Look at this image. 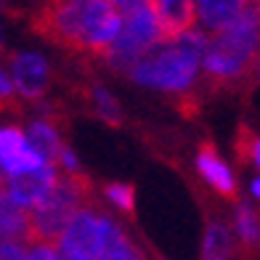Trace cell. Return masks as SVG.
<instances>
[{
  "instance_id": "1",
  "label": "cell",
  "mask_w": 260,
  "mask_h": 260,
  "mask_svg": "<svg viewBox=\"0 0 260 260\" xmlns=\"http://www.w3.org/2000/svg\"><path fill=\"white\" fill-rule=\"evenodd\" d=\"M32 29L61 48L104 58L122 32V14L109 0H48Z\"/></svg>"
},
{
  "instance_id": "2",
  "label": "cell",
  "mask_w": 260,
  "mask_h": 260,
  "mask_svg": "<svg viewBox=\"0 0 260 260\" xmlns=\"http://www.w3.org/2000/svg\"><path fill=\"white\" fill-rule=\"evenodd\" d=\"M210 35L205 29H188L175 40L154 45L141 61L127 72V80L149 90H162L173 96H188L194 90L205 67Z\"/></svg>"
},
{
  "instance_id": "3",
  "label": "cell",
  "mask_w": 260,
  "mask_h": 260,
  "mask_svg": "<svg viewBox=\"0 0 260 260\" xmlns=\"http://www.w3.org/2000/svg\"><path fill=\"white\" fill-rule=\"evenodd\" d=\"M260 61V8L250 3L242 16L210 35L202 72L210 82H236Z\"/></svg>"
},
{
  "instance_id": "4",
  "label": "cell",
  "mask_w": 260,
  "mask_h": 260,
  "mask_svg": "<svg viewBox=\"0 0 260 260\" xmlns=\"http://www.w3.org/2000/svg\"><path fill=\"white\" fill-rule=\"evenodd\" d=\"M90 181L85 175H61V181L43 202L29 212L32 239L29 244H58L67 226L75 220L80 210L88 207Z\"/></svg>"
},
{
  "instance_id": "5",
  "label": "cell",
  "mask_w": 260,
  "mask_h": 260,
  "mask_svg": "<svg viewBox=\"0 0 260 260\" xmlns=\"http://www.w3.org/2000/svg\"><path fill=\"white\" fill-rule=\"evenodd\" d=\"M159 43H165L162 24L154 16L151 6H144V8H138V11H133V14H127L122 19V32L109 48V53L104 56V61L109 64L114 72L127 75L130 69Z\"/></svg>"
},
{
  "instance_id": "6",
  "label": "cell",
  "mask_w": 260,
  "mask_h": 260,
  "mask_svg": "<svg viewBox=\"0 0 260 260\" xmlns=\"http://www.w3.org/2000/svg\"><path fill=\"white\" fill-rule=\"evenodd\" d=\"M106 218L93 207L80 210L56 244L61 260H99L106 244Z\"/></svg>"
},
{
  "instance_id": "7",
  "label": "cell",
  "mask_w": 260,
  "mask_h": 260,
  "mask_svg": "<svg viewBox=\"0 0 260 260\" xmlns=\"http://www.w3.org/2000/svg\"><path fill=\"white\" fill-rule=\"evenodd\" d=\"M58 170H61L58 165H45L43 170L14 175V178H3V194L14 205L32 212L58 186V181H61V173Z\"/></svg>"
},
{
  "instance_id": "8",
  "label": "cell",
  "mask_w": 260,
  "mask_h": 260,
  "mask_svg": "<svg viewBox=\"0 0 260 260\" xmlns=\"http://www.w3.org/2000/svg\"><path fill=\"white\" fill-rule=\"evenodd\" d=\"M11 77L16 82V90L21 101H40L51 82V64L45 56L35 51H19L11 53Z\"/></svg>"
},
{
  "instance_id": "9",
  "label": "cell",
  "mask_w": 260,
  "mask_h": 260,
  "mask_svg": "<svg viewBox=\"0 0 260 260\" xmlns=\"http://www.w3.org/2000/svg\"><path fill=\"white\" fill-rule=\"evenodd\" d=\"M154 16L159 19L165 40H175L183 32L197 27V3L194 0H149Z\"/></svg>"
},
{
  "instance_id": "10",
  "label": "cell",
  "mask_w": 260,
  "mask_h": 260,
  "mask_svg": "<svg viewBox=\"0 0 260 260\" xmlns=\"http://www.w3.org/2000/svg\"><path fill=\"white\" fill-rule=\"evenodd\" d=\"M24 133H27L29 149L38 151L48 165H58V157H61V151L67 146L61 144V130H58V122L51 114L32 117V120L27 122V127H24Z\"/></svg>"
},
{
  "instance_id": "11",
  "label": "cell",
  "mask_w": 260,
  "mask_h": 260,
  "mask_svg": "<svg viewBox=\"0 0 260 260\" xmlns=\"http://www.w3.org/2000/svg\"><path fill=\"white\" fill-rule=\"evenodd\" d=\"M197 170L199 175L223 197H236V178L226 162L220 159L212 144H202L197 151Z\"/></svg>"
},
{
  "instance_id": "12",
  "label": "cell",
  "mask_w": 260,
  "mask_h": 260,
  "mask_svg": "<svg viewBox=\"0 0 260 260\" xmlns=\"http://www.w3.org/2000/svg\"><path fill=\"white\" fill-rule=\"evenodd\" d=\"M197 3V24L207 35L223 29L236 16H242V11L250 6V0H194Z\"/></svg>"
},
{
  "instance_id": "13",
  "label": "cell",
  "mask_w": 260,
  "mask_h": 260,
  "mask_svg": "<svg viewBox=\"0 0 260 260\" xmlns=\"http://www.w3.org/2000/svg\"><path fill=\"white\" fill-rule=\"evenodd\" d=\"M0 234H3V244L29 247V239H32L29 212L24 207L14 205L6 194H0Z\"/></svg>"
},
{
  "instance_id": "14",
  "label": "cell",
  "mask_w": 260,
  "mask_h": 260,
  "mask_svg": "<svg viewBox=\"0 0 260 260\" xmlns=\"http://www.w3.org/2000/svg\"><path fill=\"white\" fill-rule=\"evenodd\" d=\"M99 260H144L141 250L130 242V236L114 218H106V244Z\"/></svg>"
},
{
  "instance_id": "15",
  "label": "cell",
  "mask_w": 260,
  "mask_h": 260,
  "mask_svg": "<svg viewBox=\"0 0 260 260\" xmlns=\"http://www.w3.org/2000/svg\"><path fill=\"white\" fill-rule=\"evenodd\" d=\"M234 236L226 223L212 220L207 223L205 239H202V260H231L234 255Z\"/></svg>"
},
{
  "instance_id": "16",
  "label": "cell",
  "mask_w": 260,
  "mask_h": 260,
  "mask_svg": "<svg viewBox=\"0 0 260 260\" xmlns=\"http://www.w3.org/2000/svg\"><path fill=\"white\" fill-rule=\"evenodd\" d=\"M234 234L247 250H257L260 247V215L247 202L234 205Z\"/></svg>"
},
{
  "instance_id": "17",
  "label": "cell",
  "mask_w": 260,
  "mask_h": 260,
  "mask_svg": "<svg viewBox=\"0 0 260 260\" xmlns=\"http://www.w3.org/2000/svg\"><path fill=\"white\" fill-rule=\"evenodd\" d=\"M90 106L104 122L109 125H120L122 122V112H120V101H117L104 85H93L90 88Z\"/></svg>"
},
{
  "instance_id": "18",
  "label": "cell",
  "mask_w": 260,
  "mask_h": 260,
  "mask_svg": "<svg viewBox=\"0 0 260 260\" xmlns=\"http://www.w3.org/2000/svg\"><path fill=\"white\" fill-rule=\"evenodd\" d=\"M24 149H29L24 127L3 125V130H0V165H8L14 157H19Z\"/></svg>"
},
{
  "instance_id": "19",
  "label": "cell",
  "mask_w": 260,
  "mask_h": 260,
  "mask_svg": "<svg viewBox=\"0 0 260 260\" xmlns=\"http://www.w3.org/2000/svg\"><path fill=\"white\" fill-rule=\"evenodd\" d=\"M45 162L35 149H24L19 157H14L8 165H0L3 168V178H14V175H24V173H35V170H43Z\"/></svg>"
},
{
  "instance_id": "20",
  "label": "cell",
  "mask_w": 260,
  "mask_h": 260,
  "mask_svg": "<svg viewBox=\"0 0 260 260\" xmlns=\"http://www.w3.org/2000/svg\"><path fill=\"white\" fill-rule=\"evenodd\" d=\"M236 154L244 162H252L260 170V133H252L250 127H242L239 138H236Z\"/></svg>"
},
{
  "instance_id": "21",
  "label": "cell",
  "mask_w": 260,
  "mask_h": 260,
  "mask_svg": "<svg viewBox=\"0 0 260 260\" xmlns=\"http://www.w3.org/2000/svg\"><path fill=\"white\" fill-rule=\"evenodd\" d=\"M104 194L109 197V202L114 207H120L122 212H133L136 210V188L130 183H106Z\"/></svg>"
},
{
  "instance_id": "22",
  "label": "cell",
  "mask_w": 260,
  "mask_h": 260,
  "mask_svg": "<svg viewBox=\"0 0 260 260\" xmlns=\"http://www.w3.org/2000/svg\"><path fill=\"white\" fill-rule=\"evenodd\" d=\"M29 260H61L53 244H29Z\"/></svg>"
},
{
  "instance_id": "23",
  "label": "cell",
  "mask_w": 260,
  "mask_h": 260,
  "mask_svg": "<svg viewBox=\"0 0 260 260\" xmlns=\"http://www.w3.org/2000/svg\"><path fill=\"white\" fill-rule=\"evenodd\" d=\"M0 260H29V250L24 244H3L0 247Z\"/></svg>"
},
{
  "instance_id": "24",
  "label": "cell",
  "mask_w": 260,
  "mask_h": 260,
  "mask_svg": "<svg viewBox=\"0 0 260 260\" xmlns=\"http://www.w3.org/2000/svg\"><path fill=\"white\" fill-rule=\"evenodd\" d=\"M109 3H112L117 11H120L122 19H125L127 14H133V11H138V8L149 6V0H109Z\"/></svg>"
},
{
  "instance_id": "25",
  "label": "cell",
  "mask_w": 260,
  "mask_h": 260,
  "mask_svg": "<svg viewBox=\"0 0 260 260\" xmlns=\"http://www.w3.org/2000/svg\"><path fill=\"white\" fill-rule=\"evenodd\" d=\"M250 191H252V197H255L257 202H260V178H255V181L250 183Z\"/></svg>"
},
{
  "instance_id": "26",
  "label": "cell",
  "mask_w": 260,
  "mask_h": 260,
  "mask_svg": "<svg viewBox=\"0 0 260 260\" xmlns=\"http://www.w3.org/2000/svg\"><path fill=\"white\" fill-rule=\"evenodd\" d=\"M255 75H257V80H260V61H257V69H255Z\"/></svg>"
},
{
  "instance_id": "27",
  "label": "cell",
  "mask_w": 260,
  "mask_h": 260,
  "mask_svg": "<svg viewBox=\"0 0 260 260\" xmlns=\"http://www.w3.org/2000/svg\"><path fill=\"white\" fill-rule=\"evenodd\" d=\"M257 8H260V0H257Z\"/></svg>"
}]
</instances>
